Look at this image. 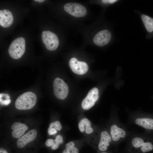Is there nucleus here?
Wrapping results in <instances>:
<instances>
[{
	"instance_id": "f257e3e1",
	"label": "nucleus",
	"mask_w": 153,
	"mask_h": 153,
	"mask_svg": "<svg viewBox=\"0 0 153 153\" xmlns=\"http://www.w3.org/2000/svg\"><path fill=\"white\" fill-rule=\"evenodd\" d=\"M109 132L112 142L117 144L128 138L131 133L121 123L116 114H114L111 117Z\"/></svg>"
},
{
	"instance_id": "f03ea898",
	"label": "nucleus",
	"mask_w": 153,
	"mask_h": 153,
	"mask_svg": "<svg viewBox=\"0 0 153 153\" xmlns=\"http://www.w3.org/2000/svg\"><path fill=\"white\" fill-rule=\"evenodd\" d=\"M143 134L131 132L128 139V143L131 148L139 150L145 153L153 149V144Z\"/></svg>"
},
{
	"instance_id": "7ed1b4c3",
	"label": "nucleus",
	"mask_w": 153,
	"mask_h": 153,
	"mask_svg": "<svg viewBox=\"0 0 153 153\" xmlns=\"http://www.w3.org/2000/svg\"><path fill=\"white\" fill-rule=\"evenodd\" d=\"M37 101L36 95L33 92H28L22 94L16 99L15 105L19 110H28L33 108Z\"/></svg>"
},
{
	"instance_id": "20e7f679",
	"label": "nucleus",
	"mask_w": 153,
	"mask_h": 153,
	"mask_svg": "<svg viewBox=\"0 0 153 153\" xmlns=\"http://www.w3.org/2000/svg\"><path fill=\"white\" fill-rule=\"evenodd\" d=\"M129 123L141 127L144 129L153 130V118L148 117L141 112L135 113L129 115Z\"/></svg>"
},
{
	"instance_id": "39448f33",
	"label": "nucleus",
	"mask_w": 153,
	"mask_h": 153,
	"mask_svg": "<svg viewBox=\"0 0 153 153\" xmlns=\"http://www.w3.org/2000/svg\"><path fill=\"white\" fill-rule=\"evenodd\" d=\"M26 41L22 37L18 38L11 43L8 49L10 56L14 59L20 58L24 54L25 50Z\"/></svg>"
},
{
	"instance_id": "423d86ee",
	"label": "nucleus",
	"mask_w": 153,
	"mask_h": 153,
	"mask_svg": "<svg viewBox=\"0 0 153 153\" xmlns=\"http://www.w3.org/2000/svg\"><path fill=\"white\" fill-rule=\"evenodd\" d=\"M41 37L42 42L47 49L51 51L56 49L59 45V41L55 33L50 31H43Z\"/></svg>"
},
{
	"instance_id": "0eeeda50",
	"label": "nucleus",
	"mask_w": 153,
	"mask_h": 153,
	"mask_svg": "<svg viewBox=\"0 0 153 153\" xmlns=\"http://www.w3.org/2000/svg\"><path fill=\"white\" fill-rule=\"evenodd\" d=\"M53 86L54 94L56 97L60 99L66 98L69 93V87L62 79L59 78H55Z\"/></svg>"
},
{
	"instance_id": "6e6552de",
	"label": "nucleus",
	"mask_w": 153,
	"mask_h": 153,
	"mask_svg": "<svg viewBox=\"0 0 153 153\" xmlns=\"http://www.w3.org/2000/svg\"><path fill=\"white\" fill-rule=\"evenodd\" d=\"M64 10L72 16L76 17H83L87 13L86 8L77 3H68L64 6Z\"/></svg>"
},
{
	"instance_id": "1a4fd4ad",
	"label": "nucleus",
	"mask_w": 153,
	"mask_h": 153,
	"mask_svg": "<svg viewBox=\"0 0 153 153\" xmlns=\"http://www.w3.org/2000/svg\"><path fill=\"white\" fill-rule=\"evenodd\" d=\"M99 90L94 87L90 90L86 97L83 100L81 103L82 109L88 110L92 107L99 97Z\"/></svg>"
},
{
	"instance_id": "9d476101",
	"label": "nucleus",
	"mask_w": 153,
	"mask_h": 153,
	"mask_svg": "<svg viewBox=\"0 0 153 153\" xmlns=\"http://www.w3.org/2000/svg\"><path fill=\"white\" fill-rule=\"evenodd\" d=\"M69 66L74 73L80 75L86 73L88 71V66L86 63L79 61L76 58H73L69 60Z\"/></svg>"
},
{
	"instance_id": "9b49d317",
	"label": "nucleus",
	"mask_w": 153,
	"mask_h": 153,
	"mask_svg": "<svg viewBox=\"0 0 153 153\" xmlns=\"http://www.w3.org/2000/svg\"><path fill=\"white\" fill-rule=\"evenodd\" d=\"M112 37L110 32L107 29H104L98 32L93 39V42L96 45L103 46L108 44Z\"/></svg>"
},
{
	"instance_id": "f8f14e48",
	"label": "nucleus",
	"mask_w": 153,
	"mask_h": 153,
	"mask_svg": "<svg viewBox=\"0 0 153 153\" xmlns=\"http://www.w3.org/2000/svg\"><path fill=\"white\" fill-rule=\"evenodd\" d=\"M98 147L102 151H105L107 149L110 144L112 142L111 137L109 131L106 130L101 131Z\"/></svg>"
},
{
	"instance_id": "ddd939ff",
	"label": "nucleus",
	"mask_w": 153,
	"mask_h": 153,
	"mask_svg": "<svg viewBox=\"0 0 153 153\" xmlns=\"http://www.w3.org/2000/svg\"><path fill=\"white\" fill-rule=\"evenodd\" d=\"M37 135V131L35 129H32L18 139L16 144L18 147L22 148L27 144L34 140Z\"/></svg>"
},
{
	"instance_id": "4468645a",
	"label": "nucleus",
	"mask_w": 153,
	"mask_h": 153,
	"mask_svg": "<svg viewBox=\"0 0 153 153\" xmlns=\"http://www.w3.org/2000/svg\"><path fill=\"white\" fill-rule=\"evenodd\" d=\"M141 18L147 32L146 38L153 37V18L146 14H141Z\"/></svg>"
},
{
	"instance_id": "2eb2a0df",
	"label": "nucleus",
	"mask_w": 153,
	"mask_h": 153,
	"mask_svg": "<svg viewBox=\"0 0 153 153\" xmlns=\"http://www.w3.org/2000/svg\"><path fill=\"white\" fill-rule=\"evenodd\" d=\"M14 18L12 13L9 10H0V25L4 27L10 26L13 22Z\"/></svg>"
},
{
	"instance_id": "dca6fc26",
	"label": "nucleus",
	"mask_w": 153,
	"mask_h": 153,
	"mask_svg": "<svg viewBox=\"0 0 153 153\" xmlns=\"http://www.w3.org/2000/svg\"><path fill=\"white\" fill-rule=\"evenodd\" d=\"M11 128L12 130V136L14 138H18L23 135L28 129V127L25 124L16 122L12 124Z\"/></svg>"
},
{
	"instance_id": "f3484780",
	"label": "nucleus",
	"mask_w": 153,
	"mask_h": 153,
	"mask_svg": "<svg viewBox=\"0 0 153 153\" xmlns=\"http://www.w3.org/2000/svg\"><path fill=\"white\" fill-rule=\"evenodd\" d=\"M78 127L80 132L83 133L85 131L87 134H90L93 132L94 129L91 127V122L87 118H82L78 124Z\"/></svg>"
},
{
	"instance_id": "a211bd4d",
	"label": "nucleus",
	"mask_w": 153,
	"mask_h": 153,
	"mask_svg": "<svg viewBox=\"0 0 153 153\" xmlns=\"http://www.w3.org/2000/svg\"><path fill=\"white\" fill-rule=\"evenodd\" d=\"M0 104L2 105H7L11 102L8 94L3 93L0 94Z\"/></svg>"
},
{
	"instance_id": "6ab92c4d",
	"label": "nucleus",
	"mask_w": 153,
	"mask_h": 153,
	"mask_svg": "<svg viewBox=\"0 0 153 153\" xmlns=\"http://www.w3.org/2000/svg\"><path fill=\"white\" fill-rule=\"evenodd\" d=\"M49 126L53 127L59 131L61 130L62 128L60 122L58 120L51 123L49 125Z\"/></svg>"
},
{
	"instance_id": "aec40b11",
	"label": "nucleus",
	"mask_w": 153,
	"mask_h": 153,
	"mask_svg": "<svg viewBox=\"0 0 153 153\" xmlns=\"http://www.w3.org/2000/svg\"><path fill=\"white\" fill-rule=\"evenodd\" d=\"M75 146V144L73 141H70L65 145L66 148L69 150L71 152L72 149Z\"/></svg>"
},
{
	"instance_id": "412c9836",
	"label": "nucleus",
	"mask_w": 153,
	"mask_h": 153,
	"mask_svg": "<svg viewBox=\"0 0 153 153\" xmlns=\"http://www.w3.org/2000/svg\"><path fill=\"white\" fill-rule=\"evenodd\" d=\"M57 130L53 127L49 126L48 130L49 135H52L56 134L57 132Z\"/></svg>"
},
{
	"instance_id": "4be33fe9",
	"label": "nucleus",
	"mask_w": 153,
	"mask_h": 153,
	"mask_svg": "<svg viewBox=\"0 0 153 153\" xmlns=\"http://www.w3.org/2000/svg\"><path fill=\"white\" fill-rule=\"evenodd\" d=\"M54 141L60 144H62L63 142V137L60 135H57L54 139Z\"/></svg>"
},
{
	"instance_id": "5701e85b",
	"label": "nucleus",
	"mask_w": 153,
	"mask_h": 153,
	"mask_svg": "<svg viewBox=\"0 0 153 153\" xmlns=\"http://www.w3.org/2000/svg\"><path fill=\"white\" fill-rule=\"evenodd\" d=\"M54 141V139H47L45 142V144L47 147L51 146Z\"/></svg>"
},
{
	"instance_id": "b1692460",
	"label": "nucleus",
	"mask_w": 153,
	"mask_h": 153,
	"mask_svg": "<svg viewBox=\"0 0 153 153\" xmlns=\"http://www.w3.org/2000/svg\"><path fill=\"white\" fill-rule=\"evenodd\" d=\"M118 1L117 0H102L101 2L104 4H113Z\"/></svg>"
},
{
	"instance_id": "393cba45",
	"label": "nucleus",
	"mask_w": 153,
	"mask_h": 153,
	"mask_svg": "<svg viewBox=\"0 0 153 153\" xmlns=\"http://www.w3.org/2000/svg\"><path fill=\"white\" fill-rule=\"evenodd\" d=\"M60 144L54 141L53 144L51 146V148L52 150H56L58 149Z\"/></svg>"
},
{
	"instance_id": "a878e982",
	"label": "nucleus",
	"mask_w": 153,
	"mask_h": 153,
	"mask_svg": "<svg viewBox=\"0 0 153 153\" xmlns=\"http://www.w3.org/2000/svg\"><path fill=\"white\" fill-rule=\"evenodd\" d=\"M79 151L78 149L75 146L72 149L71 153H78Z\"/></svg>"
},
{
	"instance_id": "bb28decb",
	"label": "nucleus",
	"mask_w": 153,
	"mask_h": 153,
	"mask_svg": "<svg viewBox=\"0 0 153 153\" xmlns=\"http://www.w3.org/2000/svg\"><path fill=\"white\" fill-rule=\"evenodd\" d=\"M0 153H8V152L5 149L2 148H0Z\"/></svg>"
},
{
	"instance_id": "cd10ccee",
	"label": "nucleus",
	"mask_w": 153,
	"mask_h": 153,
	"mask_svg": "<svg viewBox=\"0 0 153 153\" xmlns=\"http://www.w3.org/2000/svg\"><path fill=\"white\" fill-rule=\"evenodd\" d=\"M62 153H71V152L66 148L63 150Z\"/></svg>"
},
{
	"instance_id": "c85d7f7f",
	"label": "nucleus",
	"mask_w": 153,
	"mask_h": 153,
	"mask_svg": "<svg viewBox=\"0 0 153 153\" xmlns=\"http://www.w3.org/2000/svg\"><path fill=\"white\" fill-rule=\"evenodd\" d=\"M35 1L39 2H42L44 1V0H35Z\"/></svg>"
},
{
	"instance_id": "c756f323",
	"label": "nucleus",
	"mask_w": 153,
	"mask_h": 153,
	"mask_svg": "<svg viewBox=\"0 0 153 153\" xmlns=\"http://www.w3.org/2000/svg\"><path fill=\"white\" fill-rule=\"evenodd\" d=\"M101 153H107L106 152H102Z\"/></svg>"
}]
</instances>
